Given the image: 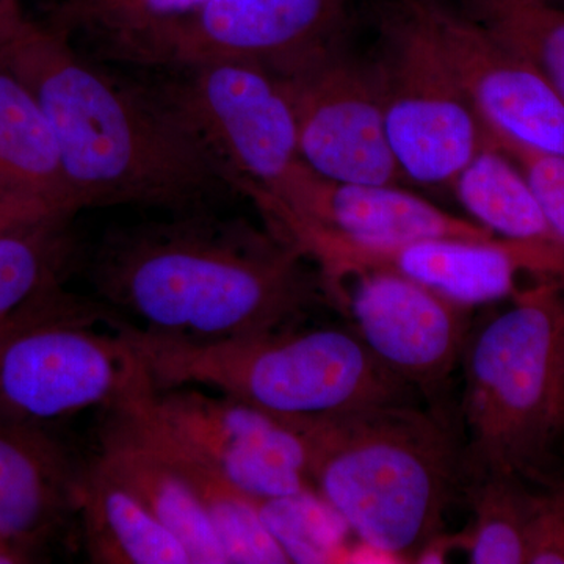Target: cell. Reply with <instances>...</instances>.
Here are the masks:
<instances>
[{
	"label": "cell",
	"instance_id": "6da1fadb",
	"mask_svg": "<svg viewBox=\"0 0 564 564\" xmlns=\"http://www.w3.org/2000/svg\"><path fill=\"white\" fill-rule=\"evenodd\" d=\"M0 66L28 88L61 148L80 209H210L234 192L221 166L141 82L115 79L22 0H0Z\"/></svg>",
	"mask_w": 564,
	"mask_h": 564
},
{
	"label": "cell",
	"instance_id": "7a4b0ae2",
	"mask_svg": "<svg viewBox=\"0 0 564 564\" xmlns=\"http://www.w3.org/2000/svg\"><path fill=\"white\" fill-rule=\"evenodd\" d=\"M88 276L124 321L182 343L289 328L326 296L318 270L276 234L210 209L107 232Z\"/></svg>",
	"mask_w": 564,
	"mask_h": 564
},
{
	"label": "cell",
	"instance_id": "3957f363",
	"mask_svg": "<svg viewBox=\"0 0 564 564\" xmlns=\"http://www.w3.org/2000/svg\"><path fill=\"white\" fill-rule=\"evenodd\" d=\"M284 419L302 433L314 491L352 536L413 563L444 532L466 474L464 444L441 410L388 403Z\"/></svg>",
	"mask_w": 564,
	"mask_h": 564
},
{
	"label": "cell",
	"instance_id": "277c9868",
	"mask_svg": "<svg viewBox=\"0 0 564 564\" xmlns=\"http://www.w3.org/2000/svg\"><path fill=\"white\" fill-rule=\"evenodd\" d=\"M464 474L541 478L564 443V285L511 296L464 350Z\"/></svg>",
	"mask_w": 564,
	"mask_h": 564
},
{
	"label": "cell",
	"instance_id": "5b68a950",
	"mask_svg": "<svg viewBox=\"0 0 564 564\" xmlns=\"http://www.w3.org/2000/svg\"><path fill=\"white\" fill-rule=\"evenodd\" d=\"M113 326L139 352L152 384L202 386L280 417L404 403L411 389L344 329L281 328L199 344L141 332L121 315Z\"/></svg>",
	"mask_w": 564,
	"mask_h": 564
},
{
	"label": "cell",
	"instance_id": "8992f818",
	"mask_svg": "<svg viewBox=\"0 0 564 564\" xmlns=\"http://www.w3.org/2000/svg\"><path fill=\"white\" fill-rule=\"evenodd\" d=\"M117 311L54 285L0 326V414L52 423L124 402L151 383Z\"/></svg>",
	"mask_w": 564,
	"mask_h": 564
},
{
	"label": "cell",
	"instance_id": "52a82bcc",
	"mask_svg": "<svg viewBox=\"0 0 564 564\" xmlns=\"http://www.w3.org/2000/svg\"><path fill=\"white\" fill-rule=\"evenodd\" d=\"M141 84L206 148L234 192L289 204L315 173L300 152L289 96L269 69L206 63Z\"/></svg>",
	"mask_w": 564,
	"mask_h": 564
},
{
	"label": "cell",
	"instance_id": "ba28073f",
	"mask_svg": "<svg viewBox=\"0 0 564 564\" xmlns=\"http://www.w3.org/2000/svg\"><path fill=\"white\" fill-rule=\"evenodd\" d=\"M372 62L404 180L451 187L485 144L484 122L444 57L422 0H381Z\"/></svg>",
	"mask_w": 564,
	"mask_h": 564
},
{
	"label": "cell",
	"instance_id": "9c48e42d",
	"mask_svg": "<svg viewBox=\"0 0 564 564\" xmlns=\"http://www.w3.org/2000/svg\"><path fill=\"white\" fill-rule=\"evenodd\" d=\"M267 228L295 248L321 273L326 299L356 274L381 272L417 282L455 302L478 304L511 299L519 273L564 285V248L489 240H361L269 212Z\"/></svg>",
	"mask_w": 564,
	"mask_h": 564
},
{
	"label": "cell",
	"instance_id": "30bf717a",
	"mask_svg": "<svg viewBox=\"0 0 564 564\" xmlns=\"http://www.w3.org/2000/svg\"><path fill=\"white\" fill-rule=\"evenodd\" d=\"M350 0H204L154 28L96 44L104 61L147 69L252 63L274 70L344 41Z\"/></svg>",
	"mask_w": 564,
	"mask_h": 564
},
{
	"label": "cell",
	"instance_id": "8fae6325",
	"mask_svg": "<svg viewBox=\"0 0 564 564\" xmlns=\"http://www.w3.org/2000/svg\"><path fill=\"white\" fill-rule=\"evenodd\" d=\"M118 404L161 429L252 499L314 489L306 444L289 419L196 386L159 388L152 381Z\"/></svg>",
	"mask_w": 564,
	"mask_h": 564
},
{
	"label": "cell",
	"instance_id": "7c38bea8",
	"mask_svg": "<svg viewBox=\"0 0 564 564\" xmlns=\"http://www.w3.org/2000/svg\"><path fill=\"white\" fill-rule=\"evenodd\" d=\"M295 115L303 161L325 180L397 185L404 180L386 133L372 63L344 41L270 70Z\"/></svg>",
	"mask_w": 564,
	"mask_h": 564
},
{
	"label": "cell",
	"instance_id": "4fadbf2b",
	"mask_svg": "<svg viewBox=\"0 0 564 564\" xmlns=\"http://www.w3.org/2000/svg\"><path fill=\"white\" fill-rule=\"evenodd\" d=\"M333 302L388 372L432 400L462 364L474 307L392 273L356 274Z\"/></svg>",
	"mask_w": 564,
	"mask_h": 564
},
{
	"label": "cell",
	"instance_id": "5bb4252c",
	"mask_svg": "<svg viewBox=\"0 0 564 564\" xmlns=\"http://www.w3.org/2000/svg\"><path fill=\"white\" fill-rule=\"evenodd\" d=\"M437 44L485 129L564 158V104L525 58L448 0H422Z\"/></svg>",
	"mask_w": 564,
	"mask_h": 564
},
{
	"label": "cell",
	"instance_id": "9a60e30c",
	"mask_svg": "<svg viewBox=\"0 0 564 564\" xmlns=\"http://www.w3.org/2000/svg\"><path fill=\"white\" fill-rule=\"evenodd\" d=\"M82 469L51 425L0 414V540L40 562L77 518Z\"/></svg>",
	"mask_w": 564,
	"mask_h": 564
},
{
	"label": "cell",
	"instance_id": "2e32d148",
	"mask_svg": "<svg viewBox=\"0 0 564 564\" xmlns=\"http://www.w3.org/2000/svg\"><path fill=\"white\" fill-rule=\"evenodd\" d=\"M261 214L278 212L326 231L361 240H489L474 220L434 206L399 185L348 184L315 174L292 206L256 199Z\"/></svg>",
	"mask_w": 564,
	"mask_h": 564
},
{
	"label": "cell",
	"instance_id": "e0dca14e",
	"mask_svg": "<svg viewBox=\"0 0 564 564\" xmlns=\"http://www.w3.org/2000/svg\"><path fill=\"white\" fill-rule=\"evenodd\" d=\"M96 456L191 552L193 564H229L225 549L184 475L117 411L106 410Z\"/></svg>",
	"mask_w": 564,
	"mask_h": 564
},
{
	"label": "cell",
	"instance_id": "ac0fdd59",
	"mask_svg": "<svg viewBox=\"0 0 564 564\" xmlns=\"http://www.w3.org/2000/svg\"><path fill=\"white\" fill-rule=\"evenodd\" d=\"M77 519L98 564H193L180 538L98 459L82 469Z\"/></svg>",
	"mask_w": 564,
	"mask_h": 564
},
{
	"label": "cell",
	"instance_id": "d6986e66",
	"mask_svg": "<svg viewBox=\"0 0 564 564\" xmlns=\"http://www.w3.org/2000/svg\"><path fill=\"white\" fill-rule=\"evenodd\" d=\"M0 187L74 218L80 206L50 121L28 88L0 66Z\"/></svg>",
	"mask_w": 564,
	"mask_h": 564
},
{
	"label": "cell",
	"instance_id": "ffe728a7",
	"mask_svg": "<svg viewBox=\"0 0 564 564\" xmlns=\"http://www.w3.org/2000/svg\"><path fill=\"white\" fill-rule=\"evenodd\" d=\"M151 445L176 467L192 486L209 516L229 564H285L288 556L263 522L258 500L252 499L225 475L141 417L131 408L111 406Z\"/></svg>",
	"mask_w": 564,
	"mask_h": 564
},
{
	"label": "cell",
	"instance_id": "44dd1931",
	"mask_svg": "<svg viewBox=\"0 0 564 564\" xmlns=\"http://www.w3.org/2000/svg\"><path fill=\"white\" fill-rule=\"evenodd\" d=\"M451 187L470 220L494 236L538 247L564 248L524 174L486 137L481 150Z\"/></svg>",
	"mask_w": 564,
	"mask_h": 564
},
{
	"label": "cell",
	"instance_id": "7402d4cb",
	"mask_svg": "<svg viewBox=\"0 0 564 564\" xmlns=\"http://www.w3.org/2000/svg\"><path fill=\"white\" fill-rule=\"evenodd\" d=\"M68 218L0 236V326L40 293L65 284L79 261Z\"/></svg>",
	"mask_w": 564,
	"mask_h": 564
},
{
	"label": "cell",
	"instance_id": "603a6c76",
	"mask_svg": "<svg viewBox=\"0 0 564 564\" xmlns=\"http://www.w3.org/2000/svg\"><path fill=\"white\" fill-rule=\"evenodd\" d=\"M474 521L467 555L473 564H527V543L541 494L514 475L486 474L467 480Z\"/></svg>",
	"mask_w": 564,
	"mask_h": 564
},
{
	"label": "cell",
	"instance_id": "cb8c5ba5",
	"mask_svg": "<svg viewBox=\"0 0 564 564\" xmlns=\"http://www.w3.org/2000/svg\"><path fill=\"white\" fill-rule=\"evenodd\" d=\"M464 11L525 58L564 104V2L463 0Z\"/></svg>",
	"mask_w": 564,
	"mask_h": 564
},
{
	"label": "cell",
	"instance_id": "d4e9b609",
	"mask_svg": "<svg viewBox=\"0 0 564 564\" xmlns=\"http://www.w3.org/2000/svg\"><path fill=\"white\" fill-rule=\"evenodd\" d=\"M258 505L289 563L347 562L350 529L314 489Z\"/></svg>",
	"mask_w": 564,
	"mask_h": 564
},
{
	"label": "cell",
	"instance_id": "484cf974",
	"mask_svg": "<svg viewBox=\"0 0 564 564\" xmlns=\"http://www.w3.org/2000/svg\"><path fill=\"white\" fill-rule=\"evenodd\" d=\"M204 0H63L51 10L47 22L69 39L76 33L96 44L131 35L180 18Z\"/></svg>",
	"mask_w": 564,
	"mask_h": 564
},
{
	"label": "cell",
	"instance_id": "4316f807",
	"mask_svg": "<svg viewBox=\"0 0 564 564\" xmlns=\"http://www.w3.org/2000/svg\"><path fill=\"white\" fill-rule=\"evenodd\" d=\"M485 137L494 147L505 152L524 174L534 195L540 199L549 223L564 243V158L529 150L489 132L488 129H485Z\"/></svg>",
	"mask_w": 564,
	"mask_h": 564
},
{
	"label": "cell",
	"instance_id": "83f0119b",
	"mask_svg": "<svg viewBox=\"0 0 564 564\" xmlns=\"http://www.w3.org/2000/svg\"><path fill=\"white\" fill-rule=\"evenodd\" d=\"M527 564H564V485L540 496L529 530Z\"/></svg>",
	"mask_w": 564,
	"mask_h": 564
},
{
	"label": "cell",
	"instance_id": "f1b7e54d",
	"mask_svg": "<svg viewBox=\"0 0 564 564\" xmlns=\"http://www.w3.org/2000/svg\"><path fill=\"white\" fill-rule=\"evenodd\" d=\"M61 218L73 220L46 203L0 187V236Z\"/></svg>",
	"mask_w": 564,
	"mask_h": 564
},
{
	"label": "cell",
	"instance_id": "f546056e",
	"mask_svg": "<svg viewBox=\"0 0 564 564\" xmlns=\"http://www.w3.org/2000/svg\"><path fill=\"white\" fill-rule=\"evenodd\" d=\"M469 545V534L459 533H436L425 544L415 551L413 563L417 564H443L448 562V556L456 551H463Z\"/></svg>",
	"mask_w": 564,
	"mask_h": 564
},
{
	"label": "cell",
	"instance_id": "4dcf8cb0",
	"mask_svg": "<svg viewBox=\"0 0 564 564\" xmlns=\"http://www.w3.org/2000/svg\"><path fill=\"white\" fill-rule=\"evenodd\" d=\"M33 563L31 556L25 555L20 549L0 540V564H25Z\"/></svg>",
	"mask_w": 564,
	"mask_h": 564
},
{
	"label": "cell",
	"instance_id": "1f68e13d",
	"mask_svg": "<svg viewBox=\"0 0 564 564\" xmlns=\"http://www.w3.org/2000/svg\"><path fill=\"white\" fill-rule=\"evenodd\" d=\"M552 2H564V0H552Z\"/></svg>",
	"mask_w": 564,
	"mask_h": 564
}]
</instances>
